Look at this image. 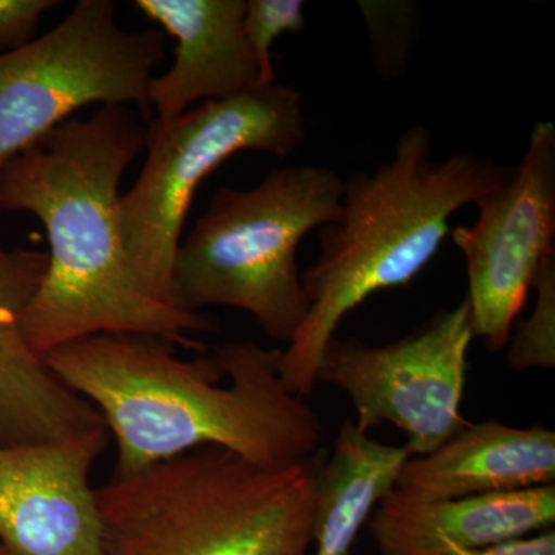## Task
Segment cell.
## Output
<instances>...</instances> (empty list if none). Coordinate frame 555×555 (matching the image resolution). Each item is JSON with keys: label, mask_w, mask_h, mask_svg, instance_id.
I'll list each match as a JSON object with an SVG mask.
<instances>
[{"label": "cell", "mask_w": 555, "mask_h": 555, "mask_svg": "<svg viewBox=\"0 0 555 555\" xmlns=\"http://www.w3.org/2000/svg\"><path fill=\"white\" fill-rule=\"evenodd\" d=\"M476 224L452 241L466 259L474 337L503 349L543 262L555 254V126L535 124L505 181L478 199Z\"/></svg>", "instance_id": "cell-9"}, {"label": "cell", "mask_w": 555, "mask_h": 555, "mask_svg": "<svg viewBox=\"0 0 555 555\" xmlns=\"http://www.w3.org/2000/svg\"><path fill=\"white\" fill-rule=\"evenodd\" d=\"M145 139L133 109L107 105L65 120L0 169V210L35 215L49 236V262L22 320L39 357L101 334L203 352L193 335L217 331L210 318L147 294L124 250L120 181Z\"/></svg>", "instance_id": "cell-1"}, {"label": "cell", "mask_w": 555, "mask_h": 555, "mask_svg": "<svg viewBox=\"0 0 555 555\" xmlns=\"http://www.w3.org/2000/svg\"><path fill=\"white\" fill-rule=\"evenodd\" d=\"M305 139L302 94L278 82L203 102L170 122L153 120L144 169L119 201L124 250L147 294L175 306V255L193 196L211 171L243 150L286 159Z\"/></svg>", "instance_id": "cell-6"}, {"label": "cell", "mask_w": 555, "mask_h": 555, "mask_svg": "<svg viewBox=\"0 0 555 555\" xmlns=\"http://www.w3.org/2000/svg\"><path fill=\"white\" fill-rule=\"evenodd\" d=\"M473 338L466 298L392 345L335 335L321 357L317 383L347 393L361 433L392 423L408 436L409 456L427 455L469 425L462 401Z\"/></svg>", "instance_id": "cell-8"}, {"label": "cell", "mask_w": 555, "mask_h": 555, "mask_svg": "<svg viewBox=\"0 0 555 555\" xmlns=\"http://www.w3.org/2000/svg\"><path fill=\"white\" fill-rule=\"evenodd\" d=\"M305 2L301 0H247L243 30L261 76V86L276 83L272 46L283 35L305 31Z\"/></svg>", "instance_id": "cell-17"}, {"label": "cell", "mask_w": 555, "mask_h": 555, "mask_svg": "<svg viewBox=\"0 0 555 555\" xmlns=\"http://www.w3.org/2000/svg\"><path fill=\"white\" fill-rule=\"evenodd\" d=\"M554 521V485L460 499H420L393 486L375 506L369 529L382 555H449L518 539Z\"/></svg>", "instance_id": "cell-13"}, {"label": "cell", "mask_w": 555, "mask_h": 555, "mask_svg": "<svg viewBox=\"0 0 555 555\" xmlns=\"http://www.w3.org/2000/svg\"><path fill=\"white\" fill-rule=\"evenodd\" d=\"M164 56V33L124 30L112 0H79L53 30L0 53V169L87 105L150 116Z\"/></svg>", "instance_id": "cell-7"}, {"label": "cell", "mask_w": 555, "mask_h": 555, "mask_svg": "<svg viewBox=\"0 0 555 555\" xmlns=\"http://www.w3.org/2000/svg\"><path fill=\"white\" fill-rule=\"evenodd\" d=\"M49 255L0 247V447L60 440L105 425L28 345L22 320Z\"/></svg>", "instance_id": "cell-11"}, {"label": "cell", "mask_w": 555, "mask_h": 555, "mask_svg": "<svg viewBox=\"0 0 555 555\" xmlns=\"http://www.w3.org/2000/svg\"><path fill=\"white\" fill-rule=\"evenodd\" d=\"M313 456L264 469L201 447L96 489L105 555H310Z\"/></svg>", "instance_id": "cell-4"}, {"label": "cell", "mask_w": 555, "mask_h": 555, "mask_svg": "<svg viewBox=\"0 0 555 555\" xmlns=\"http://www.w3.org/2000/svg\"><path fill=\"white\" fill-rule=\"evenodd\" d=\"M511 170L473 152L437 160L433 131L415 124L387 163L345 179L338 218L318 229L320 257L301 273L308 315L281 350V378L294 396H312L343 318L371 295L411 283L438 254L452 215L476 206Z\"/></svg>", "instance_id": "cell-3"}, {"label": "cell", "mask_w": 555, "mask_h": 555, "mask_svg": "<svg viewBox=\"0 0 555 555\" xmlns=\"http://www.w3.org/2000/svg\"><path fill=\"white\" fill-rule=\"evenodd\" d=\"M555 434L499 422L463 427L430 454L409 459L396 488L420 499L500 494L554 485Z\"/></svg>", "instance_id": "cell-14"}, {"label": "cell", "mask_w": 555, "mask_h": 555, "mask_svg": "<svg viewBox=\"0 0 555 555\" xmlns=\"http://www.w3.org/2000/svg\"><path fill=\"white\" fill-rule=\"evenodd\" d=\"M345 179L324 166L270 171L257 188H219L192 232L179 241L171 301L244 310L268 337L288 343L309 312L297 248L341 210Z\"/></svg>", "instance_id": "cell-5"}, {"label": "cell", "mask_w": 555, "mask_h": 555, "mask_svg": "<svg viewBox=\"0 0 555 555\" xmlns=\"http://www.w3.org/2000/svg\"><path fill=\"white\" fill-rule=\"evenodd\" d=\"M134 5L177 40L173 65L150 80L155 120L170 122L195 104L264 87L244 36V0H137Z\"/></svg>", "instance_id": "cell-12"}, {"label": "cell", "mask_w": 555, "mask_h": 555, "mask_svg": "<svg viewBox=\"0 0 555 555\" xmlns=\"http://www.w3.org/2000/svg\"><path fill=\"white\" fill-rule=\"evenodd\" d=\"M406 449L387 447L343 423L331 459L318 473L313 555H350L358 532L396 486Z\"/></svg>", "instance_id": "cell-15"}, {"label": "cell", "mask_w": 555, "mask_h": 555, "mask_svg": "<svg viewBox=\"0 0 555 555\" xmlns=\"http://www.w3.org/2000/svg\"><path fill=\"white\" fill-rule=\"evenodd\" d=\"M101 425L60 440L0 447V546L9 555H105L91 469Z\"/></svg>", "instance_id": "cell-10"}, {"label": "cell", "mask_w": 555, "mask_h": 555, "mask_svg": "<svg viewBox=\"0 0 555 555\" xmlns=\"http://www.w3.org/2000/svg\"><path fill=\"white\" fill-rule=\"evenodd\" d=\"M532 287L537 288L535 308L509 338L507 363L517 371L555 364V254L543 262Z\"/></svg>", "instance_id": "cell-16"}, {"label": "cell", "mask_w": 555, "mask_h": 555, "mask_svg": "<svg viewBox=\"0 0 555 555\" xmlns=\"http://www.w3.org/2000/svg\"><path fill=\"white\" fill-rule=\"evenodd\" d=\"M76 396L100 412L118 447L113 477L192 449L218 447L264 469L308 462L323 423L281 378V349L233 341L196 360L137 335L101 334L43 357Z\"/></svg>", "instance_id": "cell-2"}, {"label": "cell", "mask_w": 555, "mask_h": 555, "mask_svg": "<svg viewBox=\"0 0 555 555\" xmlns=\"http://www.w3.org/2000/svg\"><path fill=\"white\" fill-rule=\"evenodd\" d=\"M449 555H555V532L546 529L534 537H518L478 550H454Z\"/></svg>", "instance_id": "cell-19"}, {"label": "cell", "mask_w": 555, "mask_h": 555, "mask_svg": "<svg viewBox=\"0 0 555 555\" xmlns=\"http://www.w3.org/2000/svg\"><path fill=\"white\" fill-rule=\"evenodd\" d=\"M57 5L54 0H0V51L30 42L43 14Z\"/></svg>", "instance_id": "cell-18"}, {"label": "cell", "mask_w": 555, "mask_h": 555, "mask_svg": "<svg viewBox=\"0 0 555 555\" xmlns=\"http://www.w3.org/2000/svg\"><path fill=\"white\" fill-rule=\"evenodd\" d=\"M0 555H9V554L5 553V550H3L2 546H0Z\"/></svg>", "instance_id": "cell-20"}]
</instances>
